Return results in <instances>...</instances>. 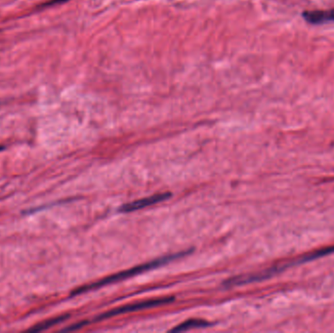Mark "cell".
<instances>
[{"label":"cell","instance_id":"cell-6","mask_svg":"<svg viewBox=\"0 0 334 333\" xmlns=\"http://www.w3.org/2000/svg\"><path fill=\"white\" fill-rule=\"evenodd\" d=\"M206 326H210V323L207 322L206 320L191 318V319H188L185 322L179 324L177 327L173 328L172 331L181 332V331H185V330H188V329H192V328H202V327H206Z\"/></svg>","mask_w":334,"mask_h":333},{"label":"cell","instance_id":"cell-2","mask_svg":"<svg viewBox=\"0 0 334 333\" xmlns=\"http://www.w3.org/2000/svg\"><path fill=\"white\" fill-rule=\"evenodd\" d=\"M300 265V260L297 258L293 261L287 262L285 264H281V265H277V266H273L271 268H269L267 270L261 271L259 272H254V273H247V274H241V275H237L234 277H230L228 278L227 280H225L223 282V285L225 287H233V286H238V285H243L246 283H252V282H256V281H261L267 278H270L271 276H273L274 274L283 271L285 269L293 267V266H297Z\"/></svg>","mask_w":334,"mask_h":333},{"label":"cell","instance_id":"cell-8","mask_svg":"<svg viewBox=\"0 0 334 333\" xmlns=\"http://www.w3.org/2000/svg\"><path fill=\"white\" fill-rule=\"evenodd\" d=\"M68 0H51L49 1L48 3L45 4V6H50V5H56V4H60V3H63V2H66Z\"/></svg>","mask_w":334,"mask_h":333},{"label":"cell","instance_id":"cell-5","mask_svg":"<svg viewBox=\"0 0 334 333\" xmlns=\"http://www.w3.org/2000/svg\"><path fill=\"white\" fill-rule=\"evenodd\" d=\"M305 21L312 24H322L334 21V8L331 10L305 11L302 13Z\"/></svg>","mask_w":334,"mask_h":333},{"label":"cell","instance_id":"cell-3","mask_svg":"<svg viewBox=\"0 0 334 333\" xmlns=\"http://www.w3.org/2000/svg\"><path fill=\"white\" fill-rule=\"evenodd\" d=\"M174 300H175L174 297H163V298H157V299H152V300H147V301H143V302H137L134 304H130V305H126L123 307L112 309V310H110L104 313L100 314L99 316H97L95 318V320H103V319H106V318L112 317V316L117 315V314L132 312H137V311H141V310H145V309H149V308L161 306L164 304L171 303Z\"/></svg>","mask_w":334,"mask_h":333},{"label":"cell","instance_id":"cell-1","mask_svg":"<svg viewBox=\"0 0 334 333\" xmlns=\"http://www.w3.org/2000/svg\"><path fill=\"white\" fill-rule=\"evenodd\" d=\"M191 252H192V249H188L186 251H181V252H178V253H173V254H170V255H166V256L154 259V260L149 261L147 263H145V264L133 267L131 269L125 270V271H123L121 272H117V273L111 274V275L104 277V278H102V279H100L98 281H95V282L90 283V284L83 285V286L73 290L71 292V296L80 295V294H83L85 292H88V291H91V290H94V289H98V288L104 287V286H105L107 284L114 283V282H117V281H121V280L127 279V278H130V277H132L134 275H137V274H140L142 272H145V271L156 269L158 267L164 266V265H166V264H168V263H170V262H172L174 260H177V259H179L181 257L187 256V255L190 254Z\"/></svg>","mask_w":334,"mask_h":333},{"label":"cell","instance_id":"cell-7","mask_svg":"<svg viewBox=\"0 0 334 333\" xmlns=\"http://www.w3.org/2000/svg\"><path fill=\"white\" fill-rule=\"evenodd\" d=\"M67 316H68V315L65 314V315L58 316V317H55V318H52V319H48V320H46V321H44V322H42V323H39V324L35 325L34 327L30 328L29 330H30V331H41V330H45V329L50 328L51 326H53V325H55V324H58V323L63 321L64 319L67 318Z\"/></svg>","mask_w":334,"mask_h":333},{"label":"cell","instance_id":"cell-4","mask_svg":"<svg viewBox=\"0 0 334 333\" xmlns=\"http://www.w3.org/2000/svg\"><path fill=\"white\" fill-rule=\"evenodd\" d=\"M169 197H171V193L170 192H161V193H155L153 195L147 196V197H144L129 203H125L122 206H120L119 211L120 212H133V211H137V210H141L143 208L154 205L158 202H162L166 199H168Z\"/></svg>","mask_w":334,"mask_h":333},{"label":"cell","instance_id":"cell-9","mask_svg":"<svg viewBox=\"0 0 334 333\" xmlns=\"http://www.w3.org/2000/svg\"><path fill=\"white\" fill-rule=\"evenodd\" d=\"M2 149H4V147H3V146H0V150H2Z\"/></svg>","mask_w":334,"mask_h":333}]
</instances>
